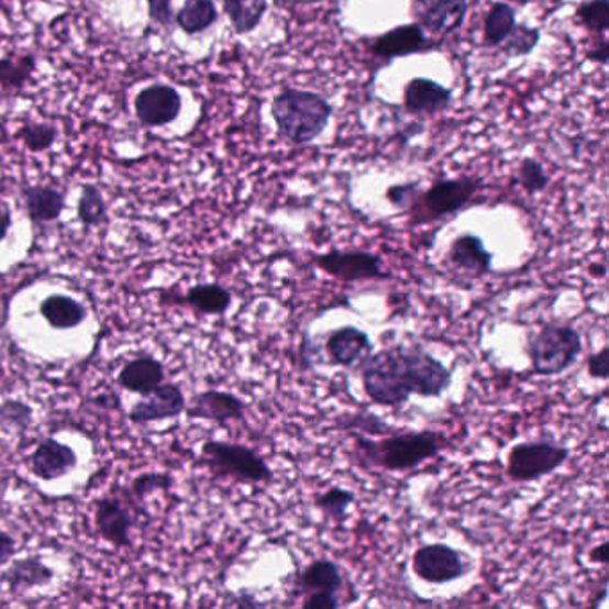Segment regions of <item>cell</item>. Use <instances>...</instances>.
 <instances>
[{
    "instance_id": "1",
    "label": "cell",
    "mask_w": 609,
    "mask_h": 609,
    "mask_svg": "<svg viewBox=\"0 0 609 609\" xmlns=\"http://www.w3.org/2000/svg\"><path fill=\"white\" fill-rule=\"evenodd\" d=\"M354 440V462L362 468L406 472L424 465L447 447V436L439 431H405L390 433L381 440L351 431Z\"/></svg>"
},
{
    "instance_id": "2",
    "label": "cell",
    "mask_w": 609,
    "mask_h": 609,
    "mask_svg": "<svg viewBox=\"0 0 609 609\" xmlns=\"http://www.w3.org/2000/svg\"><path fill=\"white\" fill-rule=\"evenodd\" d=\"M334 108L317 91L283 88L272 99L270 114L279 139L290 145H308L328 129Z\"/></svg>"
},
{
    "instance_id": "3",
    "label": "cell",
    "mask_w": 609,
    "mask_h": 609,
    "mask_svg": "<svg viewBox=\"0 0 609 609\" xmlns=\"http://www.w3.org/2000/svg\"><path fill=\"white\" fill-rule=\"evenodd\" d=\"M363 390L374 405L397 408L413 396V376L406 345L372 351L359 365Z\"/></svg>"
},
{
    "instance_id": "4",
    "label": "cell",
    "mask_w": 609,
    "mask_h": 609,
    "mask_svg": "<svg viewBox=\"0 0 609 609\" xmlns=\"http://www.w3.org/2000/svg\"><path fill=\"white\" fill-rule=\"evenodd\" d=\"M529 362L536 376H562L583 353V336L574 325L547 322L528 340Z\"/></svg>"
},
{
    "instance_id": "5",
    "label": "cell",
    "mask_w": 609,
    "mask_h": 609,
    "mask_svg": "<svg viewBox=\"0 0 609 609\" xmlns=\"http://www.w3.org/2000/svg\"><path fill=\"white\" fill-rule=\"evenodd\" d=\"M202 462L219 479H231L242 485H268L274 472L265 457L242 443L208 440L202 445Z\"/></svg>"
},
{
    "instance_id": "6",
    "label": "cell",
    "mask_w": 609,
    "mask_h": 609,
    "mask_svg": "<svg viewBox=\"0 0 609 609\" xmlns=\"http://www.w3.org/2000/svg\"><path fill=\"white\" fill-rule=\"evenodd\" d=\"M479 177H453L433 182L431 188L419 191L410 210L411 225H424L459 213L470 204L477 191L481 190Z\"/></svg>"
},
{
    "instance_id": "7",
    "label": "cell",
    "mask_w": 609,
    "mask_h": 609,
    "mask_svg": "<svg viewBox=\"0 0 609 609\" xmlns=\"http://www.w3.org/2000/svg\"><path fill=\"white\" fill-rule=\"evenodd\" d=\"M571 449L547 440L517 443L508 453L506 472L513 483H533L551 476L567 463Z\"/></svg>"
},
{
    "instance_id": "8",
    "label": "cell",
    "mask_w": 609,
    "mask_h": 609,
    "mask_svg": "<svg viewBox=\"0 0 609 609\" xmlns=\"http://www.w3.org/2000/svg\"><path fill=\"white\" fill-rule=\"evenodd\" d=\"M314 265L320 270L342 283H365L390 279L385 262L379 254L362 248H331L329 253L317 254Z\"/></svg>"
},
{
    "instance_id": "9",
    "label": "cell",
    "mask_w": 609,
    "mask_h": 609,
    "mask_svg": "<svg viewBox=\"0 0 609 609\" xmlns=\"http://www.w3.org/2000/svg\"><path fill=\"white\" fill-rule=\"evenodd\" d=\"M414 576L429 585H449L467 576L465 557L447 543H428L411 557Z\"/></svg>"
},
{
    "instance_id": "10",
    "label": "cell",
    "mask_w": 609,
    "mask_h": 609,
    "mask_svg": "<svg viewBox=\"0 0 609 609\" xmlns=\"http://www.w3.org/2000/svg\"><path fill=\"white\" fill-rule=\"evenodd\" d=\"M182 97L177 88L167 82H154L134 97V113L145 128H163L179 119Z\"/></svg>"
},
{
    "instance_id": "11",
    "label": "cell",
    "mask_w": 609,
    "mask_h": 609,
    "mask_svg": "<svg viewBox=\"0 0 609 609\" xmlns=\"http://www.w3.org/2000/svg\"><path fill=\"white\" fill-rule=\"evenodd\" d=\"M468 0H413L411 13L425 33L445 38L467 19Z\"/></svg>"
},
{
    "instance_id": "12",
    "label": "cell",
    "mask_w": 609,
    "mask_h": 609,
    "mask_svg": "<svg viewBox=\"0 0 609 609\" xmlns=\"http://www.w3.org/2000/svg\"><path fill=\"white\" fill-rule=\"evenodd\" d=\"M436 47H439V43L429 38L428 33L417 22L397 25L368 43V51L381 59H397V57L424 54Z\"/></svg>"
},
{
    "instance_id": "13",
    "label": "cell",
    "mask_w": 609,
    "mask_h": 609,
    "mask_svg": "<svg viewBox=\"0 0 609 609\" xmlns=\"http://www.w3.org/2000/svg\"><path fill=\"white\" fill-rule=\"evenodd\" d=\"M408 357L413 376V396L439 399L453 385V370L424 348L417 345L408 347Z\"/></svg>"
},
{
    "instance_id": "14",
    "label": "cell",
    "mask_w": 609,
    "mask_h": 609,
    "mask_svg": "<svg viewBox=\"0 0 609 609\" xmlns=\"http://www.w3.org/2000/svg\"><path fill=\"white\" fill-rule=\"evenodd\" d=\"M186 397L181 386L163 383L148 396H143L129 411V420L136 425L151 424L159 420L177 419L185 413Z\"/></svg>"
},
{
    "instance_id": "15",
    "label": "cell",
    "mask_w": 609,
    "mask_h": 609,
    "mask_svg": "<svg viewBox=\"0 0 609 609\" xmlns=\"http://www.w3.org/2000/svg\"><path fill=\"white\" fill-rule=\"evenodd\" d=\"M185 413L188 419L208 420L217 424H225L233 420L242 422L247 413V405L231 391L206 390L193 396L190 405H186Z\"/></svg>"
},
{
    "instance_id": "16",
    "label": "cell",
    "mask_w": 609,
    "mask_h": 609,
    "mask_svg": "<svg viewBox=\"0 0 609 609\" xmlns=\"http://www.w3.org/2000/svg\"><path fill=\"white\" fill-rule=\"evenodd\" d=\"M79 457L67 443L45 439L34 449L29 459V470L42 481H56L76 470Z\"/></svg>"
},
{
    "instance_id": "17",
    "label": "cell",
    "mask_w": 609,
    "mask_h": 609,
    "mask_svg": "<svg viewBox=\"0 0 609 609\" xmlns=\"http://www.w3.org/2000/svg\"><path fill=\"white\" fill-rule=\"evenodd\" d=\"M372 351H374V343L368 333L354 325L333 329L325 339L329 362L339 367L351 368L359 365Z\"/></svg>"
},
{
    "instance_id": "18",
    "label": "cell",
    "mask_w": 609,
    "mask_h": 609,
    "mask_svg": "<svg viewBox=\"0 0 609 609\" xmlns=\"http://www.w3.org/2000/svg\"><path fill=\"white\" fill-rule=\"evenodd\" d=\"M134 519L128 506L117 497L97 500L96 528L100 539L114 547H131V529Z\"/></svg>"
},
{
    "instance_id": "19",
    "label": "cell",
    "mask_w": 609,
    "mask_h": 609,
    "mask_svg": "<svg viewBox=\"0 0 609 609\" xmlns=\"http://www.w3.org/2000/svg\"><path fill=\"white\" fill-rule=\"evenodd\" d=\"M345 585L342 567L331 560H314L302 568L294 582V596L306 597L314 594H329L340 597Z\"/></svg>"
},
{
    "instance_id": "20",
    "label": "cell",
    "mask_w": 609,
    "mask_h": 609,
    "mask_svg": "<svg viewBox=\"0 0 609 609\" xmlns=\"http://www.w3.org/2000/svg\"><path fill=\"white\" fill-rule=\"evenodd\" d=\"M453 102V90L428 77H414L406 82L402 104L411 114H436Z\"/></svg>"
},
{
    "instance_id": "21",
    "label": "cell",
    "mask_w": 609,
    "mask_h": 609,
    "mask_svg": "<svg viewBox=\"0 0 609 609\" xmlns=\"http://www.w3.org/2000/svg\"><path fill=\"white\" fill-rule=\"evenodd\" d=\"M447 262L456 270L472 277L488 276L494 267V254L485 247L481 236L463 233L454 239L447 253Z\"/></svg>"
},
{
    "instance_id": "22",
    "label": "cell",
    "mask_w": 609,
    "mask_h": 609,
    "mask_svg": "<svg viewBox=\"0 0 609 609\" xmlns=\"http://www.w3.org/2000/svg\"><path fill=\"white\" fill-rule=\"evenodd\" d=\"M124 390L139 396H148L165 383V367L153 356H139L125 363L117 377Z\"/></svg>"
},
{
    "instance_id": "23",
    "label": "cell",
    "mask_w": 609,
    "mask_h": 609,
    "mask_svg": "<svg viewBox=\"0 0 609 609\" xmlns=\"http://www.w3.org/2000/svg\"><path fill=\"white\" fill-rule=\"evenodd\" d=\"M22 197H24L29 220L36 225L53 224L59 220L63 211L67 208L65 193L56 190L53 186H25Z\"/></svg>"
},
{
    "instance_id": "24",
    "label": "cell",
    "mask_w": 609,
    "mask_h": 609,
    "mask_svg": "<svg viewBox=\"0 0 609 609\" xmlns=\"http://www.w3.org/2000/svg\"><path fill=\"white\" fill-rule=\"evenodd\" d=\"M54 572L47 563L40 557H24L14 562L10 568H5L0 576V582L10 588L14 596H22L25 591L40 588L53 582Z\"/></svg>"
},
{
    "instance_id": "25",
    "label": "cell",
    "mask_w": 609,
    "mask_h": 609,
    "mask_svg": "<svg viewBox=\"0 0 609 609\" xmlns=\"http://www.w3.org/2000/svg\"><path fill=\"white\" fill-rule=\"evenodd\" d=\"M40 314L51 328L57 331L79 328L88 319V310L82 302L62 294H53L47 299H43Z\"/></svg>"
},
{
    "instance_id": "26",
    "label": "cell",
    "mask_w": 609,
    "mask_h": 609,
    "mask_svg": "<svg viewBox=\"0 0 609 609\" xmlns=\"http://www.w3.org/2000/svg\"><path fill=\"white\" fill-rule=\"evenodd\" d=\"M177 27L188 36H197L219 22V8L214 0H185V4L174 14Z\"/></svg>"
},
{
    "instance_id": "27",
    "label": "cell",
    "mask_w": 609,
    "mask_h": 609,
    "mask_svg": "<svg viewBox=\"0 0 609 609\" xmlns=\"http://www.w3.org/2000/svg\"><path fill=\"white\" fill-rule=\"evenodd\" d=\"M185 302L197 313L224 314L233 304V294L219 283L191 286L185 294Z\"/></svg>"
},
{
    "instance_id": "28",
    "label": "cell",
    "mask_w": 609,
    "mask_h": 609,
    "mask_svg": "<svg viewBox=\"0 0 609 609\" xmlns=\"http://www.w3.org/2000/svg\"><path fill=\"white\" fill-rule=\"evenodd\" d=\"M38 67L34 54H5L0 57V91L2 93H16L25 88L31 77Z\"/></svg>"
},
{
    "instance_id": "29",
    "label": "cell",
    "mask_w": 609,
    "mask_h": 609,
    "mask_svg": "<svg viewBox=\"0 0 609 609\" xmlns=\"http://www.w3.org/2000/svg\"><path fill=\"white\" fill-rule=\"evenodd\" d=\"M267 10V0H224L225 16L236 34L256 31Z\"/></svg>"
},
{
    "instance_id": "30",
    "label": "cell",
    "mask_w": 609,
    "mask_h": 609,
    "mask_svg": "<svg viewBox=\"0 0 609 609\" xmlns=\"http://www.w3.org/2000/svg\"><path fill=\"white\" fill-rule=\"evenodd\" d=\"M514 25H517V13L513 8L508 2H494L486 13L485 31H483L486 47L499 48L510 36Z\"/></svg>"
},
{
    "instance_id": "31",
    "label": "cell",
    "mask_w": 609,
    "mask_h": 609,
    "mask_svg": "<svg viewBox=\"0 0 609 609\" xmlns=\"http://www.w3.org/2000/svg\"><path fill=\"white\" fill-rule=\"evenodd\" d=\"M356 502V494L340 486H333L314 497V508L324 514L325 519L342 524L347 519L351 506Z\"/></svg>"
},
{
    "instance_id": "32",
    "label": "cell",
    "mask_w": 609,
    "mask_h": 609,
    "mask_svg": "<svg viewBox=\"0 0 609 609\" xmlns=\"http://www.w3.org/2000/svg\"><path fill=\"white\" fill-rule=\"evenodd\" d=\"M77 219L86 229L99 228L108 220V204L96 185L82 186L81 197L77 202Z\"/></svg>"
},
{
    "instance_id": "33",
    "label": "cell",
    "mask_w": 609,
    "mask_h": 609,
    "mask_svg": "<svg viewBox=\"0 0 609 609\" xmlns=\"http://www.w3.org/2000/svg\"><path fill=\"white\" fill-rule=\"evenodd\" d=\"M57 128L45 122H27L16 131V140L24 143V147L29 153L40 154L45 153L53 147L57 140Z\"/></svg>"
},
{
    "instance_id": "34",
    "label": "cell",
    "mask_w": 609,
    "mask_h": 609,
    "mask_svg": "<svg viewBox=\"0 0 609 609\" xmlns=\"http://www.w3.org/2000/svg\"><path fill=\"white\" fill-rule=\"evenodd\" d=\"M574 16L577 24H582L586 31L606 36L609 27V0H585L577 5Z\"/></svg>"
},
{
    "instance_id": "35",
    "label": "cell",
    "mask_w": 609,
    "mask_h": 609,
    "mask_svg": "<svg viewBox=\"0 0 609 609\" xmlns=\"http://www.w3.org/2000/svg\"><path fill=\"white\" fill-rule=\"evenodd\" d=\"M540 36L542 33L539 27H529V25L517 22L510 36L502 42L499 48L508 57L529 56L534 48L539 47Z\"/></svg>"
},
{
    "instance_id": "36",
    "label": "cell",
    "mask_w": 609,
    "mask_h": 609,
    "mask_svg": "<svg viewBox=\"0 0 609 609\" xmlns=\"http://www.w3.org/2000/svg\"><path fill=\"white\" fill-rule=\"evenodd\" d=\"M517 182L524 188L528 193L534 196L540 191L547 190V186L551 185V177L543 168L542 163L534 157H525L520 163L519 170H517Z\"/></svg>"
},
{
    "instance_id": "37",
    "label": "cell",
    "mask_w": 609,
    "mask_h": 609,
    "mask_svg": "<svg viewBox=\"0 0 609 609\" xmlns=\"http://www.w3.org/2000/svg\"><path fill=\"white\" fill-rule=\"evenodd\" d=\"M336 425L345 431L365 434V436H385V434L394 433L390 425H386V422L372 413L343 414L342 419L336 420Z\"/></svg>"
},
{
    "instance_id": "38",
    "label": "cell",
    "mask_w": 609,
    "mask_h": 609,
    "mask_svg": "<svg viewBox=\"0 0 609 609\" xmlns=\"http://www.w3.org/2000/svg\"><path fill=\"white\" fill-rule=\"evenodd\" d=\"M33 424V410L22 400H5L0 405V428L27 431Z\"/></svg>"
},
{
    "instance_id": "39",
    "label": "cell",
    "mask_w": 609,
    "mask_h": 609,
    "mask_svg": "<svg viewBox=\"0 0 609 609\" xmlns=\"http://www.w3.org/2000/svg\"><path fill=\"white\" fill-rule=\"evenodd\" d=\"M171 483H174V479H171L168 474H162V472H145V474H140L139 477H134L131 488H133L134 497L142 500L151 496L153 491L168 490Z\"/></svg>"
},
{
    "instance_id": "40",
    "label": "cell",
    "mask_w": 609,
    "mask_h": 609,
    "mask_svg": "<svg viewBox=\"0 0 609 609\" xmlns=\"http://www.w3.org/2000/svg\"><path fill=\"white\" fill-rule=\"evenodd\" d=\"M419 182H402V185H391L386 190V200L399 210H408L413 200L419 196Z\"/></svg>"
},
{
    "instance_id": "41",
    "label": "cell",
    "mask_w": 609,
    "mask_h": 609,
    "mask_svg": "<svg viewBox=\"0 0 609 609\" xmlns=\"http://www.w3.org/2000/svg\"><path fill=\"white\" fill-rule=\"evenodd\" d=\"M148 16L156 24L163 27H170L174 22V11H171V0H147Z\"/></svg>"
},
{
    "instance_id": "42",
    "label": "cell",
    "mask_w": 609,
    "mask_h": 609,
    "mask_svg": "<svg viewBox=\"0 0 609 609\" xmlns=\"http://www.w3.org/2000/svg\"><path fill=\"white\" fill-rule=\"evenodd\" d=\"M588 374L594 379H599V381H606L609 377V348L602 347L599 353L591 354L588 357Z\"/></svg>"
},
{
    "instance_id": "43",
    "label": "cell",
    "mask_w": 609,
    "mask_h": 609,
    "mask_svg": "<svg viewBox=\"0 0 609 609\" xmlns=\"http://www.w3.org/2000/svg\"><path fill=\"white\" fill-rule=\"evenodd\" d=\"M302 609H336L342 606V600L336 596H329V594H314V596L302 597L300 602Z\"/></svg>"
},
{
    "instance_id": "44",
    "label": "cell",
    "mask_w": 609,
    "mask_h": 609,
    "mask_svg": "<svg viewBox=\"0 0 609 609\" xmlns=\"http://www.w3.org/2000/svg\"><path fill=\"white\" fill-rule=\"evenodd\" d=\"M586 59L591 63H597V65H608L609 59V43L606 40V36H599V42L594 43L591 48L586 51Z\"/></svg>"
},
{
    "instance_id": "45",
    "label": "cell",
    "mask_w": 609,
    "mask_h": 609,
    "mask_svg": "<svg viewBox=\"0 0 609 609\" xmlns=\"http://www.w3.org/2000/svg\"><path fill=\"white\" fill-rule=\"evenodd\" d=\"M16 553V542L11 534L0 531V567L11 562V557Z\"/></svg>"
},
{
    "instance_id": "46",
    "label": "cell",
    "mask_w": 609,
    "mask_h": 609,
    "mask_svg": "<svg viewBox=\"0 0 609 609\" xmlns=\"http://www.w3.org/2000/svg\"><path fill=\"white\" fill-rule=\"evenodd\" d=\"M11 225H13V214H11L10 208L5 204H0V243L8 239Z\"/></svg>"
},
{
    "instance_id": "47",
    "label": "cell",
    "mask_w": 609,
    "mask_h": 609,
    "mask_svg": "<svg viewBox=\"0 0 609 609\" xmlns=\"http://www.w3.org/2000/svg\"><path fill=\"white\" fill-rule=\"evenodd\" d=\"M590 562L599 563V565H608L609 563V543L608 540L600 542L597 547L590 551Z\"/></svg>"
},
{
    "instance_id": "48",
    "label": "cell",
    "mask_w": 609,
    "mask_h": 609,
    "mask_svg": "<svg viewBox=\"0 0 609 609\" xmlns=\"http://www.w3.org/2000/svg\"><path fill=\"white\" fill-rule=\"evenodd\" d=\"M588 272H590V276L597 277V279H605L608 268H606L605 263H591Z\"/></svg>"
},
{
    "instance_id": "49",
    "label": "cell",
    "mask_w": 609,
    "mask_h": 609,
    "mask_svg": "<svg viewBox=\"0 0 609 609\" xmlns=\"http://www.w3.org/2000/svg\"><path fill=\"white\" fill-rule=\"evenodd\" d=\"M0 42H2V34H0Z\"/></svg>"
}]
</instances>
